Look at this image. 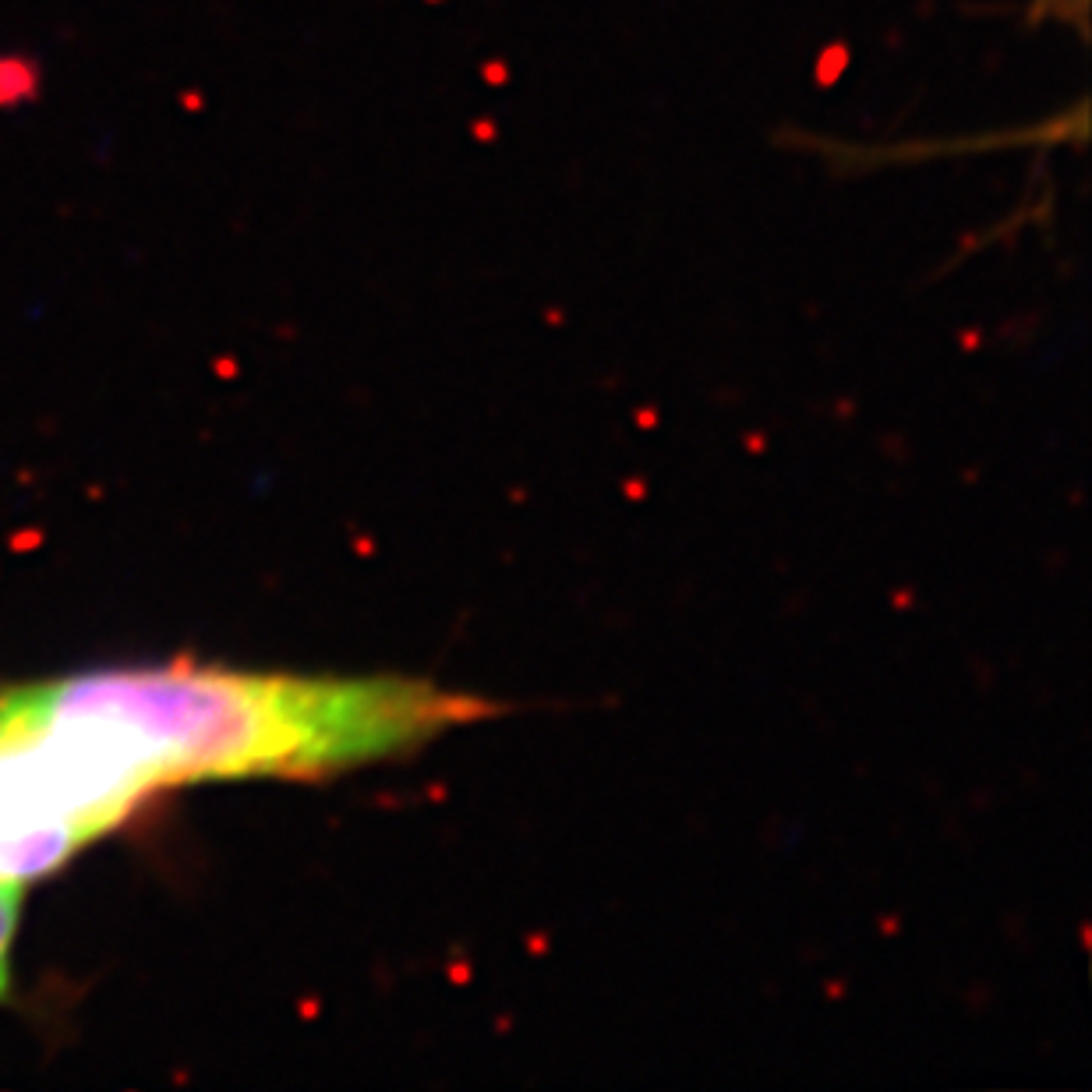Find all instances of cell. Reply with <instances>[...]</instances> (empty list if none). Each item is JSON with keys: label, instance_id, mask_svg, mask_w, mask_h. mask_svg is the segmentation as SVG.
Here are the masks:
<instances>
[{"label": "cell", "instance_id": "3957f363", "mask_svg": "<svg viewBox=\"0 0 1092 1092\" xmlns=\"http://www.w3.org/2000/svg\"><path fill=\"white\" fill-rule=\"evenodd\" d=\"M92 831L78 820H43L32 827L0 835V884H29L50 870L64 866L82 845L92 842Z\"/></svg>", "mask_w": 1092, "mask_h": 1092}, {"label": "cell", "instance_id": "6da1fadb", "mask_svg": "<svg viewBox=\"0 0 1092 1092\" xmlns=\"http://www.w3.org/2000/svg\"><path fill=\"white\" fill-rule=\"evenodd\" d=\"M495 704L403 675H283L170 661L99 668L0 693V718L114 746L149 785L322 778L410 753Z\"/></svg>", "mask_w": 1092, "mask_h": 1092}, {"label": "cell", "instance_id": "277c9868", "mask_svg": "<svg viewBox=\"0 0 1092 1092\" xmlns=\"http://www.w3.org/2000/svg\"><path fill=\"white\" fill-rule=\"evenodd\" d=\"M18 909H22V887L18 884H0V997L11 986L8 958H11V941L18 930Z\"/></svg>", "mask_w": 1092, "mask_h": 1092}, {"label": "cell", "instance_id": "7a4b0ae2", "mask_svg": "<svg viewBox=\"0 0 1092 1092\" xmlns=\"http://www.w3.org/2000/svg\"><path fill=\"white\" fill-rule=\"evenodd\" d=\"M142 799L135 771L99 739L0 718V835L43 820H78L99 838Z\"/></svg>", "mask_w": 1092, "mask_h": 1092}]
</instances>
